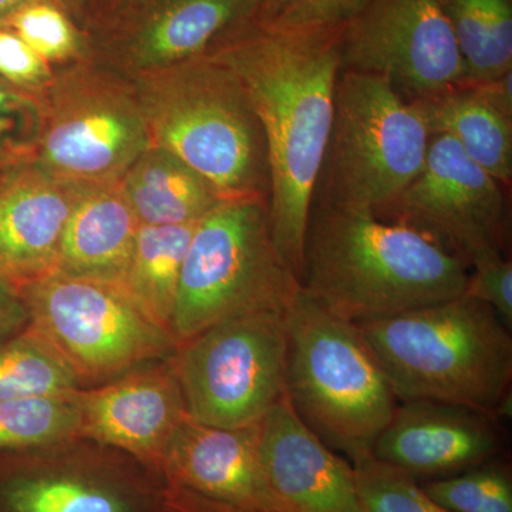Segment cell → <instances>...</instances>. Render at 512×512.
<instances>
[{"mask_svg": "<svg viewBox=\"0 0 512 512\" xmlns=\"http://www.w3.org/2000/svg\"><path fill=\"white\" fill-rule=\"evenodd\" d=\"M357 326L399 403L460 404L495 417L507 404L511 329L466 293Z\"/></svg>", "mask_w": 512, "mask_h": 512, "instance_id": "3", "label": "cell"}, {"mask_svg": "<svg viewBox=\"0 0 512 512\" xmlns=\"http://www.w3.org/2000/svg\"><path fill=\"white\" fill-rule=\"evenodd\" d=\"M138 224H194L225 201L210 181L163 147L150 144L120 180Z\"/></svg>", "mask_w": 512, "mask_h": 512, "instance_id": "21", "label": "cell"}, {"mask_svg": "<svg viewBox=\"0 0 512 512\" xmlns=\"http://www.w3.org/2000/svg\"><path fill=\"white\" fill-rule=\"evenodd\" d=\"M383 212L423 229L468 268L485 256L504 254L503 184L446 134H433L423 170Z\"/></svg>", "mask_w": 512, "mask_h": 512, "instance_id": "13", "label": "cell"}, {"mask_svg": "<svg viewBox=\"0 0 512 512\" xmlns=\"http://www.w3.org/2000/svg\"><path fill=\"white\" fill-rule=\"evenodd\" d=\"M467 262L423 229L363 208H312L301 285L328 311L370 322L464 295Z\"/></svg>", "mask_w": 512, "mask_h": 512, "instance_id": "2", "label": "cell"}, {"mask_svg": "<svg viewBox=\"0 0 512 512\" xmlns=\"http://www.w3.org/2000/svg\"><path fill=\"white\" fill-rule=\"evenodd\" d=\"M342 29L279 28L251 20L207 53L237 74L261 123L272 237L299 281L332 131Z\"/></svg>", "mask_w": 512, "mask_h": 512, "instance_id": "1", "label": "cell"}, {"mask_svg": "<svg viewBox=\"0 0 512 512\" xmlns=\"http://www.w3.org/2000/svg\"><path fill=\"white\" fill-rule=\"evenodd\" d=\"M190 419L221 429L255 426L286 397V311L217 323L173 356Z\"/></svg>", "mask_w": 512, "mask_h": 512, "instance_id": "10", "label": "cell"}, {"mask_svg": "<svg viewBox=\"0 0 512 512\" xmlns=\"http://www.w3.org/2000/svg\"><path fill=\"white\" fill-rule=\"evenodd\" d=\"M86 185L39 165L13 168L0 183V278L16 291L59 271L67 221Z\"/></svg>", "mask_w": 512, "mask_h": 512, "instance_id": "18", "label": "cell"}, {"mask_svg": "<svg viewBox=\"0 0 512 512\" xmlns=\"http://www.w3.org/2000/svg\"><path fill=\"white\" fill-rule=\"evenodd\" d=\"M163 495L157 471L84 437L0 450V512H160Z\"/></svg>", "mask_w": 512, "mask_h": 512, "instance_id": "11", "label": "cell"}, {"mask_svg": "<svg viewBox=\"0 0 512 512\" xmlns=\"http://www.w3.org/2000/svg\"><path fill=\"white\" fill-rule=\"evenodd\" d=\"M504 441L493 414L443 402L399 403L373 457L417 481L454 476L497 460Z\"/></svg>", "mask_w": 512, "mask_h": 512, "instance_id": "16", "label": "cell"}, {"mask_svg": "<svg viewBox=\"0 0 512 512\" xmlns=\"http://www.w3.org/2000/svg\"><path fill=\"white\" fill-rule=\"evenodd\" d=\"M197 224L140 225L117 284L144 315L171 336L181 271Z\"/></svg>", "mask_w": 512, "mask_h": 512, "instance_id": "23", "label": "cell"}, {"mask_svg": "<svg viewBox=\"0 0 512 512\" xmlns=\"http://www.w3.org/2000/svg\"><path fill=\"white\" fill-rule=\"evenodd\" d=\"M42 123V100L0 80V174L33 161Z\"/></svg>", "mask_w": 512, "mask_h": 512, "instance_id": "30", "label": "cell"}, {"mask_svg": "<svg viewBox=\"0 0 512 512\" xmlns=\"http://www.w3.org/2000/svg\"><path fill=\"white\" fill-rule=\"evenodd\" d=\"M80 389L69 363L32 326L0 345V400L67 396Z\"/></svg>", "mask_w": 512, "mask_h": 512, "instance_id": "25", "label": "cell"}, {"mask_svg": "<svg viewBox=\"0 0 512 512\" xmlns=\"http://www.w3.org/2000/svg\"><path fill=\"white\" fill-rule=\"evenodd\" d=\"M56 70L8 26H0V80L42 99Z\"/></svg>", "mask_w": 512, "mask_h": 512, "instance_id": "31", "label": "cell"}, {"mask_svg": "<svg viewBox=\"0 0 512 512\" xmlns=\"http://www.w3.org/2000/svg\"><path fill=\"white\" fill-rule=\"evenodd\" d=\"M431 137L420 104L389 80L340 70L322 201L379 214L423 170Z\"/></svg>", "mask_w": 512, "mask_h": 512, "instance_id": "7", "label": "cell"}, {"mask_svg": "<svg viewBox=\"0 0 512 512\" xmlns=\"http://www.w3.org/2000/svg\"><path fill=\"white\" fill-rule=\"evenodd\" d=\"M464 293L493 309L504 325L512 329V262L504 254L473 262Z\"/></svg>", "mask_w": 512, "mask_h": 512, "instance_id": "32", "label": "cell"}, {"mask_svg": "<svg viewBox=\"0 0 512 512\" xmlns=\"http://www.w3.org/2000/svg\"><path fill=\"white\" fill-rule=\"evenodd\" d=\"M29 312L19 291L0 278V345L29 326Z\"/></svg>", "mask_w": 512, "mask_h": 512, "instance_id": "34", "label": "cell"}, {"mask_svg": "<svg viewBox=\"0 0 512 512\" xmlns=\"http://www.w3.org/2000/svg\"><path fill=\"white\" fill-rule=\"evenodd\" d=\"M96 2L103 3L104 9L107 8V10L116 8L117 5H120L123 0H96Z\"/></svg>", "mask_w": 512, "mask_h": 512, "instance_id": "39", "label": "cell"}, {"mask_svg": "<svg viewBox=\"0 0 512 512\" xmlns=\"http://www.w3.org/2000/svg\"><path fill=\"white\" fill-rule=\"evenodd\" d=\"M8 173H9V171H8ZM5 174L6 173L0 174V183H2L3 177H5Z\"/></svg>", "mask_w": 512, "mask_h": 512, "instance_id": "40", "label": "cell"}, {"mask_svg": "<svg viewBox=\"0 0 512 512\" xmlns=\"http://www.w3.org/2000/svg\"><path fill=\"white\" fill-rule=\"evenodd\" d=\"M370 0H293L271 26L292 29H340Z\"/></svg>", "mask_w": 512, "mask_h": 512, "instance_id": "33", "label": "cell"}, {"mask_svg": "<svg viewBox=\"0 0 512 512\" xmlns=\"http://www.w3.org/2000/svg\"><path fill=\"white\" fill-rule=\"evenodd\" d=\"M2 26L18 33L50 66H69L92 57L89 36L56 3L30 2L13 12Z\"/></svg>", "mask_w": 512, "mask_h": 512, "instance_id": "27", "label": "cell"}, {"mask_svg": "<svg viewBox=\"0 0 512 512\" xmlns=\"http://www.w3.org/2000/svg\"><path fill=\"white\" fill-rule=\"evenodd\" d=\"M512 72L498 77L493 82L476 84L478 92L483 94L485 99L490 101L494 107H497L505 116L512 117V89H511Z\"/></svg>", "mask_w": 512, "mask_h": 512, "instance_id": "37", "label": "cell"}, {"mask_svg": "<svg viewBox=\"0 0 512 512\" xmlns=\"http://www.w3.org/2000/svg\"><path fill=\"white\" fill-rule=\"evenodd\" d=\"M40 100L43 123L33 163L69 183H119L151 144L133 82L93 57L55 72Z\"/></svg>", "mask_w": 512, "mask_h": 512, "instance_id": "8", "label": "cell"}, {"mask_svg": "<svg viewBox=\"0 0 512 512\" xmlns=\"http://www.w3.org/2000/svg\"><path fill=\"white\" fill-rule=\"evenodd\" d=\"M431 134L453 138L471 160L501 184L512 177V121L474 86L416 100Z\"/></svg>", "mask_w": 512, "mask_h": 512, "instance_id": "22", "label": "cell"}, {"mask_svg": "<svg viewBox=\"0 0 512 512\" xmlns=\"http://www.w3.org/2000/svg\"><path fill=\"white\" fill-rule=\"evenodd\" d=\"M19 293L29 325L55 346L83 389L177 352L173 336L113 282L55 274Z\"/></svg>", "mask_w": 512, "mask_h": 512, "instance_id": "9", "label": "cell"}, {"mask_svg": "<svg viewBox=\"0 0 512 512\" xmlns=\"http://www.w3.org/2000/svg\"><path fill=\"white\" fill-rule=\"evenodd\" d=\"M254 19L252 0H123L100 20V46L134 76L205 56Z\"/></svg>", "mask_w": 512, "mask_h": 512, "instance_id": "14", "label": "cell"}, {"mask_svg": "<svg viewBox=\"0 0 512 512\" xmlns=\"http://www.w3.org/2000/svg\"><path fill=\"white\" fill-rule=\"evenodd\" d=\"M255 6L254 22L271 25L292 5L293 0H252Z\"/></svg>", "mask_w": 512, "mask_h": 512, "instance_id": "38", "label": "cell"}, {"mask_svg": "<svg viewBox=\"0 0 512 512\" xmlns=\"http://www.w3.org/2000/svg\"><path fill=\"white\" fill-rule=\"evenodd\" d=\"M419 483L431 500L450 512H512L511 471L498 460Z\"/></svg>", "mask_w": 512, "mask_h": 512, "instance_id": "28", "label": "cell"}, {"mask_svg": "<svg viewBox=\"0 0 512 512\" xmlns=\"http://www.w3.org/2000/svg\"><path fill=\"white\" fill-rule=\"evenodd\" d=\"M79 436L130 454L160 474L187 409L173 356L74 392Z\"/></svg>", "mask_w": 512, "mask_h": 512, "instance_id": "15", "label": "cell"}, {"mask_svg": "<svg viewBox=\"0 0 512 512\" xmlns=\"http://www.w3.org/2000/svg\"><path fill=\"white\" fill-rule=\"evenodd\" d=\"M160 512H245L229 505L208 500L181 488L164 484L163 503Z\"/></svg>", "mask_w": 512, "mask_h": 512, "instance_id": "35", "label": "cell"}, {"mask_svg": "<svg viewBox=\"0 0 512 512\" xmlns=\"http://www.w3.org/2000/svg\"><path fill=\"white\" fill-rule=\"evenodd\" d=\"M73 394L0 400V450H23L79 436Z\"/></svg>", "mask_w": 512, "mask_h": 512, "instance_id": "26", "label": "cell"}, {"mask_svg": "<svg viewBox=\"0 0 512 512\" xmlns=\"http://www.w3.org/2000/svg\"><path fill=\"white\" fill-rule=\"evenodd\" d=\"M151 144L210 181L224 200L269 198L264 131L237 74L205 55L131 76Z\"/></svg>", "mask_w": 512, "mask_h": 512, "instance_id": "4", "label": "cell"}, {"mask_svg": "<svg viewBox=\"0 0 512 512\" xmlns=\"http://www.w3.org/2000/svg\"><path fill=\"white\" fill-rule=\"evenodd\" d=\"M259 460L286 512H363L355 470L282 399L259 423Z\"/></svg>", "mask_w": 512, "mask_h": 512, "instance_id": "19", "label": "cell"}, {"mask_svg": "<svg viewBox=\"0 0 512 512\" xmlns=\"http://www.w3.org/2000/svg\"><path fill=\"white\" fill-rule=\"evenodd\" d=\"M299 288L272 237L268 201H222L198 221L185 255L171 326L177 348L224 320L286 311Z\"/></svg>", "mask_w": 512, "mask_h": 512, "instance_id": "6", "label": "cell"}, {"mask_svg": "<svg viewBox=\"0 0 512 512\" xmlns=\"http://www.w3.org/2000/svg\"><path fill=\"white\" fill-rule=\"evenodd\" d=\"M286 399L299 419L352 466L373 456L399 400L359 326L301 285L286 309Z\"/></svg>", "mask_w": 512, "mask_h": 512, "instance_id": "5", "label": "cell"}, {"mask_svg": "<svg viewBox=\"0 0 512 512\" xmlns=\"http://www.w3.org/2000/svg\"><path fill=\"white\" fill-rule=\"evenodd\" d=\"M464 70V86L512 72V0H441Z\"/></svg>", "mask_w": 512, "mask_h": 512, "instance_id": "24", "label": "cell"}, {"mask_svg": "<svg viewBox=\"0 0 512 512\" xmlns=\"http://www.w3.org/2000/svg\"><path fill=\"white\" fill-rule=\"evenodd\" d=\"M259 424L239 429L207 426L187 417L165 450V485L245 512H286L259 460Z\"/></svg>", "mask_w": 512, "mask_h": 512, "instance_id": "17", "label": "cell"}, {"mask_svg": "<svg viewBox=\"0 0 512 512\" xmlns=\"http://www.w3.org/2000/svg\"><path fill=\"white\" fill-rule=\"evenodd\" d=\"M353 470L363 512H450L431 500L416 478L373 456Z\"/></svg>", "mask_w": 512, "mask_h": 512, "instance_id": "29", "label": "cell"}, {"mask_svg": "<svg viewBox=\"0 0 512 512\" xmlns=\"http://www.w3.org/2000/svg\"><path fill=\"white\" fill-rule=\"evenodd\" d=\"M138 228L120 181L87 188L67 221L57 274L119 284Z\"/></svg>", "mask_w": 512, "mask_h": 512, "instance_id": "20", "label": "cell"}, {"mask_svg": "<svg viewBox=\"0 0 512 512\" xmlns=\"http://www.w3.org/2000/svg\"><path fill=\"white\" fill-rule=\"evenodd\" d=\"M30 2H36V0H0V26L13 12ZM47 2L56 3L60 8L66 10L82 29L92 20L90 16H92L93 6L96 5V0H47Z\"/></svg>", "mask_w": 512, "mask_h": 512, "instance_id": "36", "label": "cell"}, {"mask_svg": "<svg viewBox=\"0 0 512 512\" xmlns=\"http://www.w3.org/2000/svg\"><path fill=\"white\" fill-rule=\"evenodd\" d=\"M340 70L376 74L424 100L464 86L441 0H370L340 35Z\"/></svg>", "mask_w": 512, "mask_h": 512, "instance_id": "12", "label": "cell"}]
</instances>
